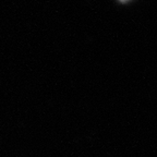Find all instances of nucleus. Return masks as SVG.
<instances>
[{"label": "nucleus", "instance_id": "f257e3e1", "mask_svg": "<svg viewBox=\"0 0 157 157\" xmlns=\"http://www.w3.org/2000/svg\"><path fill=\"white\" fill-rule=\"evenodd\" d=\"M121 1H127V0H121Z\"/></svg>", "mask_w": 157, "mask_h": 157}]
</instances>
